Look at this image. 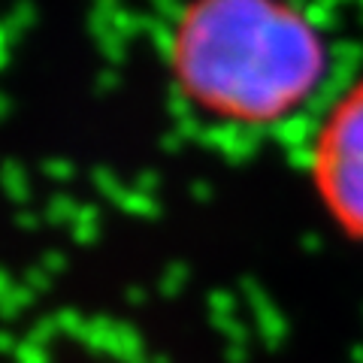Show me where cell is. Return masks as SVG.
<instances>
[{
	"mask_svg": "<svg viewBox=\"0 0 363 363\" xmlns=\"http://www.w3.org/2000/svg\"><path fill=\"white\" fill-rule=\"evenodd\" d=\"M306 169L324 215L351 242L363 245V79L327 109Z\"/></svg>",
	"mask_w": 363,
	"mask_h": 363,
	"instance_id": "7a4b0ae2",
	"label": "cell"
},
{
	"mask_svg": "<svg viewBox=\"0 0 363 363\" xmlns=\"http://www.w3.org/2000/svg\"><path fill=\"white\" fill-rule=\"evenodd\" d=\"M161 55L176 100L221 130L279 128L327 76L321 30L291 0H182Z\"/></svg>",
	"mask_w": 363,
	"mask_h": 363,
	"instance_id": "6da1fadb",
	"label": "cell"
}]
</instances>
